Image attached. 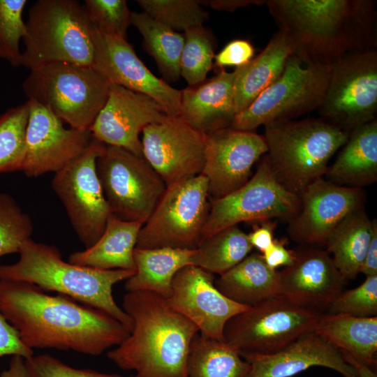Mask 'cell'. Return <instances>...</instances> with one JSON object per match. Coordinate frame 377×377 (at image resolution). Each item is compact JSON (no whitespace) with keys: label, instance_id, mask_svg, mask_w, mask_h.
Listing matches in <instances>:
<instances>
[{"label":"cell","instance_id":"cell-49","mask_svg":"<svg viewBox=\"0 0 377 377\" xmlns=\"http://www.w3.org/2000/svg\"><path fill=\"white\" fill-rule=\"evenodd\" d=\"M0 377H31L24 358L13 355L8 369L3 371Z\"/></svg>","mask_w":377,"mask_h":377},{"label":"cell","instance_id":"cell-14","mask_svg":"<svg viewBox=\"0 0 377 377\" xmlns=\"http://www.w3.org/2000/svg\"><path fill=\"white\" fill-rule=\"evenodd\" d=\"M105 146L93 138L81 155L54 173L51 182L85 249L99 239L112 214L96 168Z\"/></svg>","mask_w":377,"mask_h":377},{"label":"cell","instance_id":"cell-3","mask_svg":"<svg viewBox=\"0 0 377 377\" xmlns=\"http://www.w3.org/2000/svg\"><path fill=\"white\" fill-rule=\"evenodd\" d=\"M122 309L133 327L107 353L108 359L122 370L135 371L128 377H188L187 360L197 326L151 292H127Z\"/></svg>","mask_w":377,"mask_h":377},{"label":"cell","instance_id":"cell-50","mask_svg":"<svg viewBox=\"0 0 377 377\" xmlns=\"http://www.w3.org/2000/svg\"><path fill=\"white\" fill-rule=\"evenodd\" d=\"M344 360L354 369L357 377H377L374 369L367 364L354 358L345 351H340Z\"/></svg>","mask_w":377,"mask_h":377},{"label":"cell","instance_id":"cell-8","mask_svg":"<svg viewBox=\"0 0 377 377\" xmlns=\"http://www.w3.org/2000/svg\"><path fill=\"white\" fill-rule=\"evenodd\" d=\"M209 210L208 181L202 174L168 185L142 226L135 248L196 249Z\"/></svg>","mask_w":377,"mask_h":377},{"label":"cell","instance_id":"cell-48","mask_svg":"<svg viewBox=\"0 0 377 377\" xmlns=\"http://www.w3.org/2000/svg\"><path fill=\"white\" fill-rule=\"evenodd\" d=\"M201 4L207 5L211 8L219 10L233 12L239 8L251 5H262L265 1L262 0H208L200 1Z\"/></svg>","mask_w":377,"mask_h":377},{"label":"cell","instance_id":"cell-40","mask_svg":"<svg viewBox=\"0 0 377 377\" xmlns=\"http://www.w3.org/2000/svg\"><path fill=\"white\" fill-rule=\"evenodd\" d=\"M84 10L91 25L102 33L126 39L132 12L125 0H84Z\"/></svg>","mask_w":377,"mask_h":377},{"label":"cell","instance_id":"cell-11","mask_svg":"<svg viewBox=\"0 0 377 377\" xmlns=\"http://www.w3.org/2000/svg\"><path fill=\"white\" fill-rule=\"evenodd\" d=\"M96 168L111 214L123 221L145 223L167 186L160 175L143 157L108 145Z\"/></svg>","mask_w":377,"mask_h":377},{"label":"cell","instance_id":"cell-27","mask_svg":"<svg viewBox=\"0 0 377 377\" xmlns=\"http://www.w3.org/2000/svg\"><path fill=\"white\" fill-rule=\"evenodd\" d=\"M143 224L110 214L99 239L91 247L71 253L68 262L96 269L135 270L133 251Z\"/></svg>","mask_w":377,"mask_h":377},{"label":"cell","instance_id":"cell-17","mask_svg":"<svg viewBox=\"0 0 377 377\" xmlns=\"http://www.w3.org/2000/svg\"><path fill=\"white\" fill-rule=\"evenodd\" d=\"M267 152L263 135L226 127L206 134L202 175L208 181L209 199L223 197L251 178L253 165Z\"/></svg>","mask_w":377,"mask_h":377},{"label":"cell","instance_id":"cell-42","mask_svg":"<svg viewBox=\"0 0 377 377\" xmlns=\"http://www.w3.org/2000/svg\"><path fill=\"white\" fill-rule=\"evenodd\" d=\"M24 360L31 377H124L117 374L75 368L48 354L33 355Z\"/></svg>","mask_w":377,"mask_h":377},{"label":"cell","instance_id":"cell-31","mask_svg":"<svg viewBox=\"0 0 377 377\" xmlns=\"http://www.w3.org/2000/svg\"><path fill=\"white\" fill-rule=\"evenodd\" d=\"M372 221L364 206L348 215L329 236L325 249L347 281L360 272L371 239Z\"/></svg>","mask_w":377,"mask_h":377},{"label":"cell","instance_id":"cell-37","mask_svg":"<svg viewBox=\"0 0 377 377\" xmlns=\"http://www.w3.org/2000/svg\"><path fill=\"white\" fill-rule=\"evenodd\" d=\"M143 12L174 31L203 25L208 12L198 0H138Z\"/></svg>","mask_w":377,"mask_h":377},{"label":"cell","instance_id":"cell-36","mask_svg":"<svg viewBox=\"0 0 377 377\" xmlns=\"http://www.w3.org/2000/svg\"><path fill=\"white\" fill-rule=\"evenodd\" d=\"M184 43L180 57V76L188 86L205 81L213 66L215 40L203 25L184 32Z\"/></svg>","mask_w":377,"mask_h":377},{"label":"cell","instance_id":"cell-23","mask_svg":"<svg viewBox=\"0 0 377 377\" xmlns=\"http://www.w3.org/2000/svg\"><path fill=\"white\" fill-rule=\"evenodd\" d=\"M242 357L250 364L246 377H293L315 366L333 369L344 377H357L340 350L313 331L274 353Z\"/></svg>","mask_w":377,"mask_h":377},{"label":"cell","instance_id":"cell-19","mask_svg":"<svg viewBox=\"0 0 377 377\" xmlns=\"http://www.w3.org/2000/svg\"><path fill=\"white\" fill-rule=\"evenodd\" d=\"M300 208L288 221L290 238L300 246L325 247L334 228L348 215L364 206L362 188L334 184L320 178L299 195Z\"/></svg>","mask_w":377,"mask_h":377},{"label":"cell","instance_id":"cell-38","mask_svg":"<svg viewBox=\"0 0 377 377\" xmlns=\"http://www.w3.org/2000/svg\"><path fill=\"white\" fill-rule=\"evenodd\" d=\"M32 232L29 216L10 195L0 193V257L18 253Z\"/></svg>","mask_w":377,"mask_h":377},{"label":"cell","instance_id":"cell-13","mask_svg":"<svg viewBox=\"0 0 377 377\" xmlns=\"http://www.w3.org/2000/svg\"><path fill=\"white\" fill-rule=\"evenodd\" d=\"M209 200L202 241L242 222L258 223L272 219L288 222L300 208V197L278 182L266 154L245 184L223 197Z\"/></svg>","mask_w":377,"mask_h":377},{"label":"cell","instance_id":"cell-10","mask_svg":"<svg viewBox=\"0 0 377 377\" xmlns=\"http://www.w3.org/2000/svg\"><path fill=\"white\" fill-rule=\"evenodd\" d=\"M330 66L304 64L292 55L281 75L244 110L230 127L255 131L261 125L293 119L318 110L325 95Z\"/></svg>","mask_w":377,"mask_h":377},{"label":"cell","instance_id":"cell-12","mask_svg":"<svg viewBox=\"0 0 377 377\" xmlns=\"http://www.w3.org/2000/svg\"><path fill=\"white\" fill-rule=\"evenodd\" d=\"M318 110L321 119L347 133L376 119V49L348 54L330 66L327 88Z\"/></svg>","mask_w":377,"mask_h":377},{"label":"cell","instance_id":"cell-22","mask_svg":"<svg viewBox=\"0 0 377 377\" xmlns=\"http://www.w3.org/2000/svg\"><path fill=\"white\" fill-rule=\"evenodd\" d=\"M294 252L293 263L279 271L278 295L323 314L343 290L346 280L323 247L300 246Z\"/></svg>","mask_w":377,"mask_h":377},{"label":"cell","instance_id":"cell-41","mask_svg":"<svg viewBox=\"0 0 377 377\" xmlns=\"http://www.w3.org/2000/svg\"><path fill=\"white\" fill-rule=\"evenodd\" d=\"M328 314L374 317L377 314V275L366 276L359 286L342 290L327 309Z\"/></svg>","mask_w":377,"mask_h":377},{"label":"cell","instance_id":"cell-35","mask_svg":"<svg viewBox=\"0 0 377 377\" xmlns=\"http://www.w3.org/2000/svg\"><path fill=\"white\" fill-rule=\"evenodd\" d=\"M29 114L27 101L0 116V173L22 171Z\"/></svg>","mask_w":377,"mask_h":377},{"label":"cell","instance_id":"cell-24","mask_svg":"<svg viewBox=\"0 0 377 377\" xmlns=\"http://www.w3.org/2000/svg\"><path fill=\"white\" fill-rule=\"evenodd\" d=\"M233 80L234 73L221 68L209 80L182 90L179 117L206 134L230 127L236 115Z\"/></svg>","mask_w":377,"mask_h":377},{"label":"cell","instance_id":"cell-46","mask_svg":"<svg viewBox=\"0 0 377 377\" xmlns=\"http://www.w3.org/2000/svg\"><path fill=\"white\" fill-rule=\"evenodd\" d=\"M258 223H260V226L254 227L252 232L248 234V237L252 246L256 248L262 254L271 246L274 239V230L276 224L271 222V220Z\"/></svg>","mask_w":377,"mask_h":377},{"label":"cell","instance_id":"cell-6","mask_svg":"<svg viewBox=\"0 0 377 377\" xmlns=\"http://www.w3.org/2000/svg\"><path fill=\"white\" fill-rule=\"evenodd\" d=\"M20 66L29 70L54 63L92 66L93 27L77 0H38L28 13Z\"/></svg>","mask_w":377,"mask_h":377},{"label":"cell","instance_id":"cell-25","mask_svg":"<svg viewBox=\"0 0 377 377\" xmlns=\"http://www.w3.org/2000/svg\"><path fill=\"white\" fill-rule=\"evenodd\" d=\"M334 184L362 188L377 180V119L357 126L325 174Z\"/></svg>","mask_w":377,"mask_h":377},{"label":"cell","instance_id":"cell-43","mask_svg":"<svg viewBox=\"0 0 377 377\" xmlns=\"http://www.w3.org/2000/svg\"><path fill=\"white\" fill-rule=\"evenodd\" d=\"M254 55V48L246 40L237 39L229 42L216 55L214 56L215 66L220 69L225 66L237 67L250 61Z\"/></svg>","mask_w":377,"mask_h":377},{"label":"cell","instance_id":"cell-29","mask_svg":"<svg viewBox=\"0 0 377 377\" xmlns=\"http://www.w3.org/2000/svg\"><path fill=\"white\" fill-rule=\"evenodd\" d=\"M313 332L371 367L376 364L377 317L323 313Z\"/></svg>","mask_w":377,"mask_h":377},{"label":"cell","instance_id":"cell-15","mask_svg":"<svg viewBox=\"0 0 377 377\" xmlns=\"http://www.w3.org/2000/svg\"><path fill=\"white\" fill-rule=\"evenodd\" d=\"M143 158L166 186L202 173L206 133L179 117L147 126L142 132Z\"/></svg>","mask_w":377,"mask_h":377},{"label":"cell","instance_id":"cell-18","mask_svg":"<svg viewBox=\"0 0 377 377\" xmlns=\"http://www.w3.org/2000/svg\"><path fill=\"white\" fill-rule=\"evenodd\" d=\"M215 276L199 267L186 265L175 275L167 305L198 328L199 333L224 341L227 322L250 306L223 295L215 286Z\"/></svg>","mask_w":377,"mask_h":377},{"label":"cell","instance_id":"cell-30","mask_svg":"<svg viewBox=\"0 0 377 377\" xmlns=\"http://www.w3.org/2000/svg\"><path fill=\"white\" fill-rule=\"evenodd\" d=\"M194 250L173 248L137 249L133 251L135 272L126 280L127 292L147 291L167 299L176 273L191 265Z\"/></svg>","mask_w":377,"mask_h":377},{"label":"cell","instance_id":"cell-33","mask_svg":"<svg viewBox=\"0 0 377 377\" xmlns=\"http://www.w3.org/2000/svg\"><path fill=\"white\" fill-rule=\"evenodd\" d=\"M131 24L140 33L144 47L155 60L167 81L180 77V57L184 35L157 22L144 12H132Z\"/></svg>","mask_w":377,"mask_h":377},{"label":"cell","instance_id":"cell-34","mask_svg":"<svg viewBox=\"0 0 377 377\" xmlns=\"http://www.w3.org/2000/svg\"><path fill=\"white\" fill-rule=\"evenodd\" d=\"M253 249L248 234L236 225L203 240L194 250L191 263L221 275L239 263Z\"/></svg>","mask_w":377,"mask_h":377},{"label":"cell","instance_id":"cell-1","mask_svg":"<svg viewBox=\"0 0 377 377\" xmlns=\"http://www.w3.org/2000/svg\"><path fill=\"white\" fill-rule=\"evenodd\" d=\"M0 311L28 348L73 350L97 356L131 331L109 314L33 284L0 280Z\"/></svg>","mask_w":377,"mask_h":377},{"label":"cell","instance_id":"cell-39","mask_svg":"<svg viewBox=\"0 0 377 377\" xmlns=\"http://www.w3.org/2000/svg\"><path fill=\"white\" fill-rule=\"evenodd\" d=\"M27 0H0V58L20 66V42L26 35L22 13Z\"/></svg>","mask_w":377,"mask_h":377},{"label":"cell","instance_id":"cell-45","mask_svg":"<svg viewBox=\"0 0 377 377\" xmlns=\"http://www.w3.org/2000/svg\"><path fill=\"white\" fill-rule=\"evenodd\" d=\"M262 256L266 264L274 269L279 267L290 265L295 259L294 250L286 249L285 242L277 239H274L271 246Z\"/></svg>","mask_w":377,"mask_h":377},{"label":"cell","instance_id":"cell-26","mask_svg":"<svg viewBox=\"0 0 377 377\" xmlns=\"http://www.w3.org/2000/svg\"><path fill=\"white\" fill-rule=\"evenodd\" d=\"M292 55L288 38L278 30L256 57L235 68L233 92L236 114L247 108L281 75Z\"/></svg>","mask_w":377,"mask_h":377},{"label":"cell","instance_id":"cell-47","mask_svg":"<svg viewBox=\"0 0 377 377\" xmlns=\"http://www.w3.org/2000/svg\"><path fill=\"white\" fill-rule=\"evenodd\" d=\"M360 273L366 276L377 275V222L372 221L371 239Z\"/></svg>","mask_w":377,"mask_h":377},{"label":"cell","instance_id":"cell-44","mask_svg":"<svg viewBox=\"0 0 377 377\" xmlns=\"http://www.w3.org/2000/svg\"><path fill=\"white\" fill-rule=\"evenodd\" d=\"M5 355H19L28 359L34 355V350L22 342L16 330L0 311V358Z\"/></svg>","mask_w":377,"mask_h":377},{"label":"cell","instance_id":"cell-28","mask_svg":"<svg viewBox=\"0 0 377 377\" xmlns=\"http://www.w3.org/2000/svg\"><path fill=\"white\" fill-rule=\"evenodd\" d=\"M214 284L233 302L252 306L278 295L279 271L269 267L261 253L254 252L219 275Z\"/></svg>","mask_w":377,"mask_h":377},{"label":"cell","instance_id":"cell-21","mask_svg":"<svg viewBox=\"0 0 377 377\" xmlns=\"http://www.w3.org/2000/svg\"><path fill=\"white\" fill-rule=\"evenodd\" d=\"M167 114L151 97L110 84L107 100L89 128L94 139L143 157L140 134Z\"/></svg>","mask_w":377,"mask_h":377},{"label":"cell","instance_id":"cell-16","mask_svg":"<svg viewBox=\"0 0 377 377\" xmlns=\"http://www.w3.org/2000/svg\"><path fill=\"white\" fill-rule=\"evenodd\" d=\"M92 38L95 50L92 67L110 84L145 94L156 101L168 116H179L181 91L154 75L126 39L105 34L94 27Z\"/></svg>","mask_w":377,"mask_h":377},{"label":"cell","instance_id":"cell-32","mask_svg":"<svg viewBox=\"0 0 377 377\" xmlns=\"http://www.w3.org/2000/svg\"><path fill=\"white\" fill-rule=\"evenodd\" d=\"M225 341L197 333L187 360L188 377H246L250 364Z\"/></svg>","mask_w":377,"mask_h":377},{"label":"cell","instance_id":"cell-7","mask_svg":"<svg viewBox=\"0 0 377 377\" xmlns=\"http://www.w3.org/2000/svg\"><path fill=\"white\" fill-rule=\"evenodd\" d=\"M110 84L92 66L54 63L30 70L22 89L28 100L70 127L89 131L105 105Z\"/></svg>","mask_w":377,"mask_h":377},{"label":"cell","instance_id":"cell-5","mask_svg":"<svg viewBox=\"0 0 377 377\" xmlns=\"http://www.w3.org/2000/svg\"><path fill=\"white\" fill-rule=\"evenodd\" d=\"M264 126L272 172L282 186L298 196L323 177L330 159L349 135L320 118L277 120Z\"/></svg>","mask_w":377,"mask_h":377},{"label":"cell","instance_id":"cell-20","mask_svg":"<svg viewBox=\"0 0 377 377\" xmlns=\"http://www.w3.org/2000/svg\"><path fill=\"white\" fill-rule=\"evenodd\" d=\"M25 156L22 171L29 177L57 172L81 155L93 140L90 131L64 127L38 103L28 100Z\"/></svg>","mask_w":377,"mask_h":377},{"label":"cell","instance_id":"cell-4","mask_svg":"<svg viewBox=\"0 0 377 377\" xmlns=\"http://www.w3.org/2000/svg\"><path fill=\"white\" fill-rule=\"evenodd\" d=\"M18 253L16 263L0 265V280L26 282L43 290L57 292L109 314L132 330L133 320L116 303L112 288L135 270H104L74 265L63 260L54 245L31 238L22 244Z\"/></svg>","mask_w":377,"mask_h":377},{"label":"cell","instance_id":"cell-9","mask_svg":"<svg viewBox=\"0 0 377 377\" xmlns=\"http://www.w3.org/2000/svg\"><path fill=\"white\" fill-rule=\"evenodd\" d=\"M321 315L277 295L231 318L224 341L241 356L274 353L313 331Z\"/></svg>","mask_w":377,"mask_h":377},{"label":"cell","instance_id":"cell-2","mask_svg":"<svg viewBox=\"0 0 377 377\" xmlns=\"http://www.w3.org/2000/svg\"><path fill=\"white\" fill-rule=\"evenodd\" d=\"M304 64L331 66L343 56L376 49L374 0H268L265 3Z\"/></svg>","mask_w":377,"mask_h":377}]
</instances>
